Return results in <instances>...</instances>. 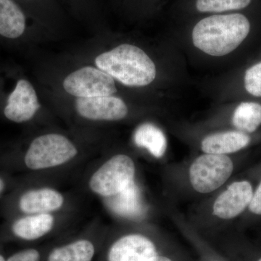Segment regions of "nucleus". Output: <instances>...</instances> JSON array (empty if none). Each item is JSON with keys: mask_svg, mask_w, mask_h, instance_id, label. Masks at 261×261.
Returning a JSON list of instances; mask_svg holds the SVG:
<instances>
[{"mask_svg": "<svg viewBox=\"0 0 261 261\" xmlns=\"http://www.w3.org/2000/svg\"><path fill=\"white\" fill-rule=\"evenodd\" d=\"M238 164L232 155L201 153L163 168V181L173 197L200 201L231 181Z\"/></svg>", "mask_w": 261, "mask_h": 261, "instance_id": "f257e3e1", "label": "nucleus"}, {"mask_svg": "<svg viewBox=\"0 0 261 261\" xmlns=\"http://www.w3.org/2000/svg\"><path fill=\"white\" fill-rule=\"evenodd\" d=\"M256 183L252 177L231 179L217 192L198 201L186 216L187 220L197 229L221 227L232 222L246 213Z\"/></svg>", "mask_w": 261, "mask_h": 261, "instance_id": "f03ea898", "label": "nucleus"}, {"mask_svg": "<svg viewBox=\"0 0 261 261\" xmlns=\"http://www.w3.org/2000/svg\"><path fill=\"white\" fill-rule=\"evenodd\" d=\"M250 31V21L244 15H213L196 24L192 31V42L206 54L224 56L235 50Z\"/></svg>", "mask_w": 261, "mask_h": 261, "instance_id": "7ed1b4c3", "label": "nucleus"}, {"mask_svg": "<svg viewBox=\"0 0 261 261\" xmlns=\"http://www.w3.org/2000/svg\"><path fill=\"white\" fill-rule=\"evenodd\" d=\"M95 65L113 80L128 87L148 85L156 77L153 61L145 51L132 44H121L99 55Z\"/></svg>", "mask_w": 261, "mask_h": 261, "instance_id": "20e7f679", "label": "nucleus"}, {"mask_svg": "<svg viewBox=\"0 0 261 261\" xmlns=\"http://www.w3.org/2000/svg\"><path fill=\"white\" fill-rule=\"evenodd\" d=\"M78 154V149L67 137L48 134L32 141L25 154L24 162L34 171L58 167L69 162Z\"/></svg>", "mask_w": 261, "mask_h": 261, "instance_id": "39448f33", "label": "nucleus"}, {"mask_svg": "<svg viewBox=\"0 0 261 261\" xmlns=\"http://www.w3.org/2000/svg\"><path fill=\"white\" fill-rule=\"evenodd\" d=\"M135 161L126 154H115L106 161L89 179V188L96 195L111 197L120 193L136 180Z\"/></svg>", "mask_w": 261, "mask_h": 261, "instance_id": "423d86ee", "label": "nucleus"}, {"mask_svg": "<svg viewBox=\"0 0 261 261\" xmlns=\"http://www.w3.org/2000/svg\"><path fill=\"white\" fill-rule=\"evenodd\" d=\"M63 88L78 98L112 96L117 92L113 77L92 66L84 67L68 75L63 82Z\"/></svg>", "mask_w": 261, "mask_h": 261, "instance_id": "0eeeda50", "label": "nucleus"}, {"mask_svg": "<svg viewBox=\"0 0 261 261\" xmlns=\"http://www.w3.org/2000/svg\"><path fill=\"white\" fill-rule=\"evenodd\" d=\"M160 253L152 237L145 233L130 232L122 235L111 245L108 261H149Z\"/></svg>", "mask_w": 261, "mask_h": 261, "instance_id": "6e6552de", "label": "nucleus"}, {"mask_svg": "<svg viewBox=\"0 0 261 261\" xmlns=\"http://www.w3.org/2000/svg\"><path fill=\"white\" fill-rule=\"evenodd\" d=\"M40 108L37 92L32 84L25 80H19L7 98L4 116L7 119L21 123L30 121Z\"/></svg>", "mask_w": 261, "mask_h": 261, "instance_id": "1a4fd4ad", "label": "nucleus"}, {"mask_svg": "<svg viewBox=\"0 0 261 261\" xmlns=\"http://www.w3.org/2000/svg\"><path fill=\"white\" fill-rule=\"evenodd\" d=\"M75 109L81 116L93 121H120L128 116V107L121 98L106 96L78 98Z\"/></svg>", "mask_w": 261, "mask_h": 261, "instance_id": "9d476101", "label": "nucleus"}, {"mask_svg": "<svg viewBox=\"0 0 261 261\" xmlns=\"http://www.w3.org/2000/svg\"><path fill=\"white\" fill-rule=\"evenodd\" d=\"M108 202L115 214L125 219L141 221L148 215V204L137 180L120 193L108 197Z\"/></svg>", "mask_w": 261, "mask_h": 261, "instance_id": "9b49d317", "label": "nucleus"}, {"mask_svg": "<svg viewBox=\"0 0 261 261\" xmlns=\"http://www.w3.org/2000/svg\"><path fill=\"white\" fill-rule=\"evenodd\" d=\"M251 135L237 130H226L208 134L200 142L202 153L233 155L252 143Z\"/></svg>", "mask_w": 261, "mask_h": 261, "instance_id": "f8f14e48", "label": "nucleus"}, {"mask_svg": "<svg viewBox=\"0 0 261 261\" xmlns=\"http://www.w3.org/2000/svg\"><path fill=\"white\" fill-rule=\"evenodd\" d=\"M64 197L54 189H36L25 192L19 200L20 211L27 214H49L60 210Z\"/></svg>", "mask_w": 261, "mask_h": 261, "instance_id": "ddd939ff", "label": "nucleus"}, {"mask_svg": "<svg viewBox=\"0 0 261 261\" xmlns=\"http://www.w3.org/2000/svg\"><path fill=\"white\" fill-rule=\"evenodd\" d=\"M133 142L139 148L145 149L154 159H163L167 152V137L161 128L152 123L147 122L137 127Z\"/></svg>", "mask_w": 261, "mask_h": 261, "instance_id": "4468645a", "label": "nucleus"}, {"mask_svg": "<svg viewBox=\"0 0 261 261\" xmlns=\"http://www.w3.org/2000/svg\"><path fill=\"white\" fill-rule=\"evenodd\" d=\"M54 224L55 218L50 214H29L16 220L12 231L19 239L33 241L50 232Z\"/></svg>", "mask_w": 261, "mask_h": 261, "instance_id": "2eb2a0df", "label": "nucleus"}, {"mask_svg": "<svg viewBox=\"0 0 261 261\" xmlns=\"http://www.w3.org/2000/svg\"><path fill=\"white\" fill-rule=\"evenodd\" d=\"M27 27L23 12L13 0H0V37L18 39Z\"/></svg>", "mask_w": 261, "mask_h": 261, "instance_id": "dca6fc26", "label": "nucleus"}, {"mask_svg": "<svg viewBox=\"0 0 261 261\" xmlns=\"http://www.w3.org/2000/svg\"><path fill=\"white\" fill-rule=\"evenodd\" d=\"M233 130L244 133H255L261 126V105L255 102H243L235 108L231 117Z\"/></svg>", "mask_w": 261, "mask_h": 261, "instance_id": "f3484780", "label": "nucleus"}, {"mask_svg": "<svg viewBox=\"0 0 261 261\" xmlns=\"http://www.w3.org/2000/svg\"><path fill=\"white\" fill-rule=\"evenodd\" d=\"M95 254L94 244L79 240L51 250L48 261H92Z\"/></svg>", "mask_w": 261, "mask_h": 261, "instance_id": "a211bd4d", "label": "nucleus"}, {"mask_svg": "<svg viewBox=\"0 0 261 261\" xmlns=\"http://www.w3.org/2000/svg\"><path fill=\"white\" fill-rule=\"evenodd\" d=\"M251 0H197L196 7L202 13H220L246 8Z\"/></svg>", "mask_w": 261, "mask_h": 261, "instance_id": "6ab92c4d", "label": "nucleus"}, {"mask_svg": "<svg viewBox=\"0 0 261 261\" xmlns=\"http://www.w3.org/2000/svg\"><path fill=\"white\" fill-rule=\"evenodd\" d=\"M244 84L249 94L255 97H261V62L246 70Z\"/></svg>", "mask_w": 261, "mask_h": 261, "instance_id": "aec40b11", "label": "nucleus"}, {"mask_svg": "<svg viewBox=\"0 0 261 261\" xmlns=\"http://www.w3.org/2000/svg\"><path fill=\"white\" fill-rule=\"evenodd\" d=\"M243 216L248 219L261 217V173L257 178L251 202Z\"/></svg>", "mask_w": 261, "mask_h": 261, "instance_id": "412c9836", "label": "nucleus"}, {"mask_svg": "<svg viewBox=\"0 0 261 261\" xmlns=\"http://www.w3.org/2000/svg\"><path fill=\"white\" fill-rule=\"evenodd\" d=\"M40 254L36 249L20 250L11 255L6 261H39Z\"/></svg>", "mask_w": 261, "mask_h": 261, "instance_id": "4be33fe9", "label": "nucleus"}, {"mask_svg": "<svg viewBox=\"0 0 261 261\" xmlns=\"http://www.w3.org/2000/svg\"><path fill=\"white\" fill-rule=\"evenodd\" d=\"M149 261H175L173 258L169 255H163V254H158L155 256L151 258Z\"/></svg>", "mask_w": 261, "mask_h": 261, "instance_id": "5701e85b", "label": "nucleus"}, {"mask_svg": "<svg viewBox=\"0 0 261 261\" xmlns=\"http://www.w3.org/2000/svg\"><path fill=\"white\" fill-rule=\"evenodd\" d=\"M5 187V183L4 180L0 177V195H1V194L3 193V192L4 191Z\"/></svg>", "mask_w": 261, "mask_h": 261, "instance_id": "b1692460", "label": "nucleus"}, {"mask_svg": "<svg viewBox=\"0 0 261 261\" xmlns=\"http://www.w3.org/2000/svg\"><path fill=\"white\" fill-rule=\"evenodd\" d=\"M7 260H5V257L3 256V255H1L0 254V261H6Z\"/></svg>", "mask_w": 261, "mask_h": 261, "instance_id": "393cba45", "label": "nucleus"}, {"mask_svg": "<svg viewBox=\"0 0 261 261\" xmlns=\"http://www.w3.org/2000/svg\"><path fill=\"white\" fill-rule=\"evenodd\" d=\"M257 261H261V257H259V258L257 259Z\"/></svg>", "mask_w": 261, "mask_h": 261, "instance_id": "a878e982", "label": "nucleus"}, {"mask_svg": "<svg viewBox=\"0 0 261 261\" xmlns=\"http://www.w3.org/2000/svg\"><path fill=\"white\" fill-rule=\"evenodd\" d=\"M212 261H220V260H212Z\"/></svg>", "mask_w": 261, "mask_h": 261, "instance_id": "bb28decb", "label": "nucleus"}]
</instances>
